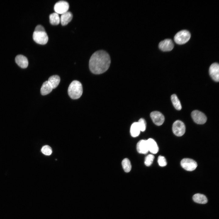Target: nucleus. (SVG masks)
<instances>
[{"label": "nucleus", "instance_id": "obj_10", "mask_svg": "<svg viewBox=\"0 0 219 219\" xmlns=\"http://www.w3.org/2000/svg\"><path fill=\"white\" fill-rule=\"evenodd\" d=\"M209 74L212 79L216 82L219 81V65L214 63L210 66L209 69Z\"/></svg>", "mask_w": 219, "mask_h": 219}, {"label": "nucleus", "instance_id": "obj_18", "mask_svg": "<svg viewBox=\"0 0 219 219\" xmlns=\"http://www.w3.org/2000/svg\"><path fill=\"white\" fill-rule=\"evenodd\" d=\"M141 130L137 122L134 123L131 125L130 128V133L131 136L133 137L138 136Z\"/></svg>", "mask_w": 219, "mask_h": 219}, {"label": "nucleus", "instance_id": "obj_5", "mask_svg": "<svg viewBox=\"0 0 219 219\" xmlns=\"http://www.w3.org/2000/svg\"><path fill=\"white\" fill-rule=\"evenodd\" d=\"M172 130L173 133L177 136H181L185 133V126L184 123L179 120H177L173 123Z\"/></svg>", "mask_w": 219, "mask_h": 219}, {"label": "nucleus", "instance_id": "obj_25", "mask_svg": "<svg viewBox=\"0 0 219 219\" xmlns=\"http://www.w3.org/2000/svg\"><path fill=\"white\" fill-rule=\"evenodd\" d=\"M139 127L141 131H144L146 129V123L144 119L141 118L137 122Z\"/></svg>", "mask_w": 219, "mask_h": 219}, {"label": "nucleus", "instance_id": "obj_8", "mask_svg": "<svg viewBox=\"0 0 219 219\" xmlns=\"http://www.w3.org/2000/svg\"><path fill=\"white\" fill-rule=\"evenodd\" d=\"M69 8V4L66 1H60L56 2L54 7V9L58 14H62L68 12Z\"/></svg>", "mask_w": 219, "mask_h": 219}, {"label": "nucleus", "instance_id": "obj_3", "mask_svg": "<svg viewBox=\"0 0 219 219\" xmlns=\"http://www.w3.org/2000/svg\"><path fill=\"white\" fill-rule=\"evenodd\" d=\"M191 37L189 32L186 30H182L178 32L175 36L174 40L179 44H184L187 42Z\"/></svg>", "mask_w": 219, "mask_h": 219}, {"label": "nucleus", "instance_id": "obj_22", "mask_svg": "<svg viewBox=\"0 0 219 219\" xmlns=\"http://www.w3.org/2000/svg\"><path fill=\"white\" fill-rule=\"evenodd\" d=\"M122 165L124 171L129 172L131 169V165L130 161L127 158L124 159L122 162Z\"/></svg>", "mask_w": 219, "mask_h": 219}, {"label": "nucleus", "instance_id": "obj_17", "mask_svg": "<svg viewBox=\"0 0 219 219\" xmlns=\"http://www.w3.org/2000/svg\"><path fill=\"white\" fill-rule=\"evenodd\" d=\"M194 201L200 204H205L207 202V199L205 196L200 193H196L193 196Z\"/></svg>", "mask_w": 219, "mask_h": 219}, {"label": "nucleus", "instance_id": "obj_27", "mask_svg": "<svg viewBox=\"0 0 219 219\" xmlns=\"http://www.w3.org/2000/svg\"><path fill=\"white\" fill-rule=\"evenodd\" d=\"M34 31H45L44 27L40 25H38L36 26Z\"/></svg>", "mask_w": 219, "mask_h": 219}, {"label": "nucleus", "instance_id": "obj_4", "mask_svg": "<svg viewBox=\"0 0 219 219\" xmlns=\"http://www.w3.org/2000/svg\"><path fill=\"white\" fill-rule=\"evenodd\" d=\"M33 38L35 42L41 45L46 44L48 40V35L45 31H34Z\"/></svg>", "mask_w": 219, "mask_h": 219}, {"label": "nucleus", "instance_id": "obj_19", "mask_svg": "<svg viewBox=\"0 0 219 219\" xmlns=\"http://www.w3.org/2000/svg\"><path fill=\"white\" fill-rule=\"evenodd\" d=\"M60 81V78L57 75H54L50 77L48 80L53 89H55L57 86Z\"/></svg>", "mask_w": 219, "mask_h": 219}, {"label": "nucleus", "instance_id": "obj_12", "mask_svg": "<svg viewBox=\"0 0 219 219\" xmlns=\"http://www.w3.org/2000/svg\"><path fill=\"white\" fill-rule=\"evenodd\" d=\"M137 149L138 152L140 154H146L148 151L147 140H141L137 145Z\"/></svg>", "mask_w": 219, "mask_h": 219}, {"label": "nucleus", "instance_id": "obj_14", "mask_svg": "<svg viewBox=\"0 0 219 219\" xmlns=\"http://www.w3.org/2000/svg\"><path fill=\"white\" fill-rule=\"evenodd\" d=\"M148 151L153 154H156L158 151L159 148L156 141L152 138L147 140Z\"/></svg>", "mask_w": 219, "mask_h": 219}, {"label": "nucleus", "instance_id": "obj_20", "mask_svg": "<svg viewBox=\"0 0 219 219\" xmlns=\"http://www.w3.org/2000/svg\"><path fill=\"white\" fill-rule=\"evenodd\" d=\"M50 22L53 25H57L60 22V19L58 14L53 13L49 16Z\"/></svg>", "mask_w": 219, "mask_h": 219}, {"label": "nucleus", "instance_id": "obj_1", "mask_svg": "<svg viewBox=\"0 0 219 219\" xmlns=\"http://www.w3.org/2000/svg\"><path fill=\"white\" fill-rule=\"evenodd\" d=\"M111 59L106 51L99 50L93 53L89 62L91 71L95 74H100L106 71L109 67Z\"/></svg>", "mask_w": 219, "mask_h": 219}, {"label": "nucleus", "instance_id": "obj_16", "mask_svg": "<svg viewBox=\"0 0 219 219\" xmlns=\"http://www.w3.org/2000/svg\"><path fill=\"white\" fill-rule=\"evenodd\" d=\"M53 88L48 81L44 82L40 89V93L42 95H46L50 93Z\"/></svg>", "mask_w": 219, "mask_h": 219}, {"label": "nucleus", "instance_id": "obj_21", "mask_svg": "<svg viewBox=\"0 0 219 219\" xmlns=\"http://www.w3.org/2000/svg\"><path fill=\"white\" fill-rule=\"evenodd\" d=\"M172 103L175 108L177 110H180L182 106L179 99L176 94H173L171 96Z\"/></svg>", "mask_w": 219, "mask_h": 219}, {"label": "nucleus", "instance_id": "obj_15", "mask_svg": "<svg viewBox=\"0 0 219 219\" xmlns=\"http://www.w3.org/2000/svg\"><path fill=\"white\" fill-rule=\"evenodd\" d=\"M73 18V15L70 12H67L62 14L60 18L62 26H65L70 22Z\"/></svg>", "mask_w": 219, "mask_h": 219}, {"label": "nucleus", "instance_id": "obj_13", "mask_svg": "<svg viewBox=\"0 0 219 219\" xmlns=\"http://www.w3.org/2000/svg\"><path fill=\"white\" fill-rule=\"evenodd\" d=\"M15 61L18 65L22 68H26L28 66V61L27 58L22 55L16 56Z\"/></svg>", "mask_w": 219, "mask_h": 219}, {"label": "nucleus", "instance_id": "obj_9", "mask_svg": "<svg viewBox=\"0 0 219 219\" xmlns=\"http://www.w3.org/2000/svg\"><path fill=\"white\" fill-rule=\"evenodd\" d=\"M150 116L153 122L156 125L160 126L164 121V116L159 111H153L151 113Z\"/></svg>", "mask_w": 219, "mask_h": 219}, {"label": "nucleus", "instance_id": "obj_26", "mask_svg": "<svg viewBox=\"0 0 219 219\" xmlns=\"http://www.w3.org/2000/svg\"><path fill=\"white\" fill-rule=\"evenodd\" d=\"M158 162L159 165L161 167L165 166L167 162L165 158L163 156L160 155L158 158Z\"/></svg>", "mask_w": 219, "mask_h": 219}, {"label": "nucleus", "instance_id": "obj_2", "mask_svg": "<svg viewBox=\"0 0 219 219\" xmlns=\"http://www.w3.org/2000/svg\"><path fill=\"white\" fill-rule=\"evenodd\" d=\"M83 92L82 86L78 81L74 80L70 84L68 89V93L73 99H77L81 96Z\"/></svg>", "mask_w": 219, "mask_h": 219}, {"label": "nucleus", "instance_id": "obj_11", "mask_svg": "<svg viewBox=\"0 0 219 219\" xmlns=\"http://www.w3.org/2000/svg\"><path fill=\"white\" fill-rule=\"evenodd\" d=\"M174 46L172 40L170 39H166L161 41L159 44V48L163 51L171 50Z\"/></svg>", "mask_w": 219, "mask_h": 219}, {"label": "nucleus", "instance_id": "obj_24", "mask_svg": "<svg viewBox=\"0 0 219 219\" xmlns=\"http://www.w3.org/2000/svg\"><path fill=\"white\" fill-rule=\"evenodd\" d=\"M42 153L47 155H50L52 153L51 148L49 146L46 145L43 146L41 149Z\"/></svg>", "mask_w": 219, "mask_h": 219}, {"label": "nucleus", "instance_id": "obj_6", "mask_svg": "<svg viewBox=\"0 0 219 219\" xmlns=\"http://www.w3.org/2000/svg\"><path fill=\"white\" fill-rule=\"evenodd\" d=\"M180 164L182 168L186 171H189L194 170L197 165L195 161L189 158L183 159L181 160Z\"/></svg>", "mask_w": 219, "mask_h": 219}, {"label": "nucleus", "instance_id": "obj_23", "mask_svg": "<svg viewBox=\"0 0 219 219\" xmlns=\"http://www.w3.org/2000/svg\"><path fill=\"white\" fill-rule=\"evenodd\" d=\"M154 158V156L152 154H149L145 157L144 163L147 166H150L152 163Z\"/></svg>", "mask_w": 219, "mask_h": 219}, {"label": "nucleus", "instance_id": "obj_7", "mask_svg": "<svg viewBox=\"0 0 219 219\" xmlns=\"http://www.w3.org/2000/svg\"><path fill=\"white\" fill-rule=\"evenodd\" d=\"M191 115L194 121L197 124H203L206 122V116L203 113L199 111L193 110L191 113Z\"/></svg>", "mask_w": 219, "mask_h": 219}]
</instances>
